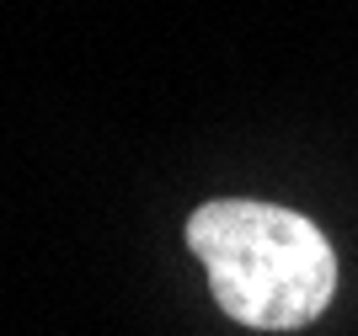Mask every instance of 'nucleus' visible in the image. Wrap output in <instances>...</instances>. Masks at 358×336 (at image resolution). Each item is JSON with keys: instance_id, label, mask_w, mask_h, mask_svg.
Returning <instances> with one entry per match:
<instances>
[{"instance_id": "1", "label": "nucleus", "mask_w": 358, "mask_h": 336, "mask_svg": "<svg viewBox=\"0 0 358 336\" xmlns=\"http://www.w3.org/2000/svg\"><path fill=\"white\" fill-rule=\"evenodd\" d=\"M187 246L209 267L214 305L257 331L310 326L337 288L331 240L310 219L273 203H203L187 219Z\"/></svg>"}]
</instances>
